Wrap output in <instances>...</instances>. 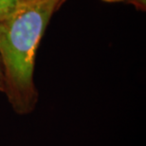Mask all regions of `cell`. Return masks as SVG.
Returning a JSON list of instances; mask_svg holds the SVG:
<instances>
[{
    "label": "cell",
    "instance_id": "cell-1",
    "mask_svg": "<svg viewBox=\"0 0 146 146\" xmlns=\"http://www.w3.org/2000/svg\"><path fill=\"white\" fill-rule=\"evenodd\" d=\"M66 1L34 0L0 21L3 92L18 114L31 113L36 106L33 81L36 51L52 15Z\"/></svg>",
    "mask_w": 146,
    "mask_h": 146
},
{
    "label": "cell",
    "instance_id": "cell-2",
    "mask_svg": "<svg viewBox=\"0 0 146 146\" xmlns=\"http://www.w3.org/2000/svg\"><path fill=\"white\" fill-rule=\"evenodd\" d=\"M34 0H0V21L7 19Z\"/></svg>",
    "mask_w": 146,
    "mask_h": 146
},
{
    "label": "cell",
    "instance_id": "cell-3",
    "mask_svg": "<svg viewBox=\"0 0 146 146\" xmlns=\"http://www.w3.org/2000/svg\"><path fill=\"white\" fill-rule=\"evenodd\" d=\"M103 1L107 3H127V4L135 6L137 9L141 11H145L146 8V0H103Z\"/></svg>",
    "mask_w": 146,
    "mask_h": 146
},
{
    "label": "cell",
    "instance_id": "cell-4",
    "mask_svg": "<svg viewBox=\"0 0 146 146\" xmlns=\"http://www.w3.org/2000/svg\"><path fill=\"white\" fill-rule=\"evenodd\" d=\"M0 91H4V77H3L1 63H0Z\"/></svg>",
    "mask_w": 146,
    "mask_h": 146
}]
</instances>
